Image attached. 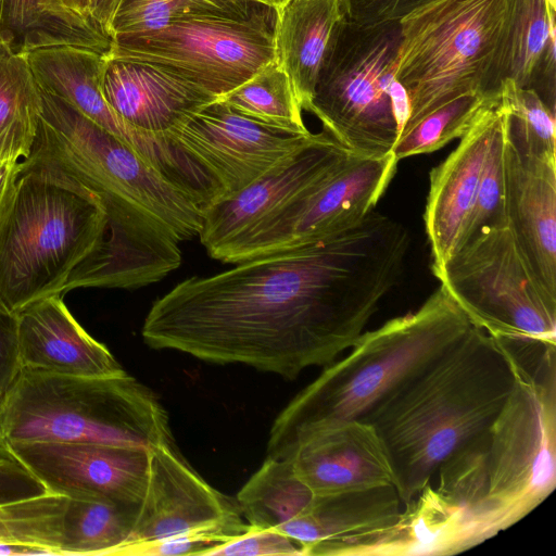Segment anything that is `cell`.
I'll return each instance as SVG.
<instances>
[{
  "label": "cell",
  "mask_w": 556,
  "mask_h": 556,
  "mask_svg": "<svg viewBox=\"0 0 556 556\" xmlns=\"http://www.w3.org/2000/svg\"><path fill=\"white\" fill-rule=\"evenodd\" d=\"M409 244L400 222L371 211L314 242L178 282L152 303L142 339L294 379L354 344L397 285Z\"/></svg>",
  "instance_id": "cell-1"
},
{
  "label": "cell",
  "mask_w": 556,
  "mask_h": 556,
  "mask_svg": "<svg viewBox=\"0 0 556 556\" xmlns=\"http://www.w3.org/2000/svg\"><path fill=\"white\" fill-rule=\"evenodd\" d=\"M40 92L39 128L25 160L78 180L101 198L108 214L102 244L71 275L63 294L160 281L179 267L180 243L199 236L203 210L129 144L64 100Z\"/></svg>",
  "instance_id": "cell-2"
},
{
  "label": "cell",
  "mask_w": 556,
  "mask_h": 556,
  "mask_svg": "<svg viewBox=\"0 0 556 556\" xmlns=\"http://www.w3.org/2000/svg\"><path fill=\"white\" fill-rule=\"evenodd\" d=\"M514 381L507 348L472 325L359 418L384 445L403 506L450 455L488 431Z\"/></svg>",
  "instance_id": "cell-3"
},
{
  "label": "cell",
  "mask_w": 556,
  "mask_h": 556,
  "mask_svg": "<svg viewBox=\"0 0 556 556\" xmlns=\"http://www.w3.org/2000/svg\"><path fill=\"white\" fill-rule=\"evenodd\" d=\"M471 326L440 285L417 311L364 331L345 357L327 365L279 413L269 431L267 456L285 458L293 442L308 430L362 418Z\"/></svg>",
  "instance_id": "cell-4"
},
{
  "label": "cell",
  "mask_w": 556,
  "mask_h": 556,
  "mask_svg": "<svg viewBox=\"0 0 556 556\" xmlns=\"http://www.w3.org/2000/svg\"><path fill=\"white\" fill-rule=\"evenodd\" d=\"M101 198L51 166L23 160L0 218V301L14 314L53 294L102 244Z\"/></svg>",
  "instance_id": "cell-5"
},
{
  "label": "cell",
  "mask_w": 556,
  "mask_h": 556,
  "mask_svg": "<svg viewBox=\"0 0 556 556\" xmlns=\"http://www.w3.org/2000/svg\"><path fill=\"white\" fill-rule=\"evenodd\" d=\"M28 442L147 451L175 444L157 395L126 371L78 377L22 368L0 402V450Z\"/></svg>",
  "instance_id": "cell-6"
},
{
  "label": "cell",
  "mask_w": 556,
  "mask_h": 556,
  "mask_svg": "<svg viewBox=\"0 0 556 556\" xmlns=\"http://www.w3.org/2000/svg\"><path fill=\"white\" fill-rule=\"evenodd\" d=\"M503 344L515 381L488 429L484 541L529 515L556 486V345Z\"/></svg>",
  "instance_id": "cell-7"
},
{
  "label": "cell",
  "mask_w": 556,
  "mask_h": 556,
  "mask_svg": "<svg viewBox=\"0 0 556 556\" xmlns=\"http://www.w3.org/2000/svg\"><path fill=\"white\" fill-rule=\"evenodd\" d=\"M400 24L394 77L409 99L404 127L460 96L501 92L508 0H434Z\"/></svg>",
  "instance_id": "cell-8"
},
{
  "label": "cell",
  "mask_w": 556,
  "mask_h": 556,
  "mask_svg": "<svg viewBox=\"0 0 556 556\" xmlns=\"http://www.w3.org/2000/svg\"><path fill=\"white\" fill-rule=\"evenodd\" d=\"M400 47V21L358 24L346 17L321 65L308 112L357 155L392 153L402 131L390 93Z\"/></svg>",
  "instance_id": "cell-9"
},
{
  "label": "cell",
  "mask_w": 556,
  "mask_h": 556,
  "mask_svg": "<svg viewBox=\"0 0 556 556\" xmlns=\"http://www.w3.org/2000/svg\"><path fill=\"white\" fill-rule=\"evenodd\" d=\"M432 273L492 338L556 345V295L542 286L507 225L481 229Z\"/></svg>",
  "instance_id": "cell-10"
},
{
  "label": "cell",
  "mask_w": 556,
  "mask_h": 556,
  "mask_svg": "<svg viewBox=\"0 0 556 556\" xmlns=\"http://www.w3.org/2000/svg\"><path fill=\"white\" fill-rule=\"evenodd\" d=\"M273 8L245 18H198L113 39L108 56L144 62L220 98L275 61Z\"/></svg>",
  "instance_id": "cell-11"
},
{
  "label": "cell",
  "mask_w": 556,
  "mask_h": 556,
  "mask_svg": "<svg viewBox=\"0 0 556 556\" xmlns=\"http://www.w3.org/2000/svg\"><path fill=\"white\" fill-rule=\"evenodd\" d=\"M399 161L393 153H352L338 168L299 192L216 260L237 264L301 247L361 223L390 185Z\"/></svg>",
  "instance_id": "cell-12"
},
{
  "label": "cell",
  "mask_w": 556,
  "mask_h": 556,
  "mask_svg": "<svg viewBox=\"0 0 556 556\" xmlns=\"http://www.w3.org/2000/svg\"><path fill=\"white\" fill-rule=\"evenodd\" d=\"M249 528L235 498L208 484L176 444L161 445L149 451L146 490L123 548L173 539L194 540L211 548Z\"/></svg>",
  "instance_id": "cell-13"
},
{
  "label": "cell",
  "mask_w": 556,
  "mask_h": 556,
  "mask_svg": "<svg viewBox=\"0 0 556 556\" xmlns=\"http://www.w3.org/2000/svg\"><path fill=\"white\" fill-rule=\"evenodd\" d=\"M312 134L290 135L267 127L217 99L163 136L207 173L222 201L292 154Z\"/></svg>",
  "instance_id": "cell-14"
},
{
  "label": "cell",
  "mask_w": 556,
  "mask_h": 556,
  "mask_svg": "<svg viewBox=\"0 0 556 556\" xmlns=\"http://www.w3.org/2000/svg\"><path fill=\"white\" fill-rule=\"evenodd\" d=\"M26 56L41 90L64 100L129 144L185 192L198 186L199 167L181 149L164 136L132 127L106 102L101 90L105 55L76 46H53Z\"/></svg>",
  "instance_id": "cell-15"
},
{
  "label": "cell",
  "mask_w": 556,
  "mask_h": 556,
  "mask_svg": "<svg viewBox=\"0 0 556 556\" xmlns=\"http://www.w3.org/2000/svg\"><path fill=\"white\" fill-rule=\"evenodd\" d=\"M27 468L48 492L67 497L103 495L139 505L148 480L149 451L92 443H12L0 450Z\"/></svg>",
  "instance_id": "cell-16"
},
{
  "label": "cell",
  "mask_w": 556,
  "mask_h": 556,
  "mask_svg": "<svg viewBox=\"0 0 556 556\" xmlns=\"http://www.w3.org/2000/svg\"><path fill=\"white\" fill-rule=\"evenodd\" d=\"M352 153L325 130L312 134L302 147L243 190L207 207L198 236L201 244L216 260L224 249L325 178Z\"/></svg>",
  "instance_id": "cell-17"
},
{
  "label": "cell",
  "mask_w": 556,
  "mask_h": 556,
  "mask_svg": "<svg viewBox=\"0 0 556 556\" xmlns=\"http://www.w3.org/2000/svg\"><path fill=\"white\" fill-rule=\"evenodd\" d=\"M481 543L475 517L428 483L391 525L320 543L308 556H446Z\"/></svg>",
  "instance_id": "cell-18"
},
{
  "label": "cell",
  "mask_w": 556,
  "mask_h": 556,
  "mask_svg": "<svg viewBox=\"0 0 556 556\" xmlns=\"http://www.w3.org/2000/svg\"><path fill=\"white\" fill-rule=\"evenodd\" d=\"M504 119L500 93L460 138L458 146L430 170L424 222L432 271L441 268L462 243L489 148L503 129Z\"/></svg>",
  "instance_id": "cell-19"
},
{
  "label": "cell",
  "mask_w": 556,
  "mask_h": 556,
  "mask_svg": "<svg viewBox=\"0 0 556 556\" xmlns=\"http://www.w3.org/2000/svg\"><path fill=\"white\" fill-rule=\"evenodd\" d=\"M316 495L393 484L383 443L362 419L330 422L300 435L285 458Z\"/></svg>",
  "instance_id": "cell-20"
},
{
  "label": "cell",
  "mask_w": 556,
  "mask_h": 556,
  "mask_svg": "<svg viewBox=\"0 0 556 556\" xmlns=\"http://www.w3.org/2000/svg\"><path fill=\"white\" fill-rule=\"evenodd\" d=\"M503 187L507 227L542 286L556 295V157L528 154L504 134Z\"/></svg>",
  "instance_id": "cell-21"
},
{
  "label": "cell",
  "mask_w": 556,
  "mask_h": 556,
  "mask_svg": "<svg viewBox=\"0 0 556 556\" xmlns=\"http://www.w3.org/2000/svg\"><path fill=\"white\" fill-rule=\"evenodd\" d=\"M101 90L110 106L132 127L163 136L218 98L154 65L105 58Z\"/></svg>",
  "instance_id": "cell-22"
},
{
  "label": "cell",
  "mask_w": 556,
  "mask_h": 556,
  "mask_svg": "<svg viewBox=\"0 0 556 556\" xmlns=\"http://www.w3.org/2000/svg\"><path fill=\"white\" fill-rule=\"evenodd\" d=\"M62 296L50 295L17 313L22 368L78 377L125 372L110 350L74 318Z\"/></svg>",
  "instance_id": "cell-23"
},
{
  "label": "cell",
  "mask_w": 556,
  "mask_h": 556,
  "mask_svg": "<svg viewBox=\"0 0 556 556\" xmlns=\"http://www.w3.org/2000/svg\"><path fill=\"white\" fill-rule=\"evenodd\" d=\"M275 11V61L309 111L321 65L346 18L343 0H289Z\"/></svg>",
  "instance_id": "cell-24"
},
{
  "label": "cell",
  "mask_w": 556,
  "mask_h": 556,
  "mask_svg": "<svg viewBox=\"0 0 556 556\" xmlns=\"http://www.w3.org/2000/svg\"><path fill=\"white\" fill-rule=\"evenodd\" d=\"M402 502L393 484L314 495L300 517L281 532L295 540L308 556L316 545L378 530L391 525L401 513Z\"/></svg>",
  "instance_id": "cell-25"
},
{
  "label": "cell",
  "mask_w": 556,
  "mask_h": 556,
  "mask_svg": "<svg viewBox=\"0 0 556 556\" xmlns=\"http://www.w3.org/2000/svg\"><path fill=\"white\" fill-rule=\"evenodd\" d=\"M555 0H508L502 83L533 89L555 112Z\"/></svg>",
  "instance_id": "cell-26"
},
{
  "label": "cell",
  "mask_w": 556,
  "mask_h": 556,
  "mask_svg": "<svg viewBox=\"0 0 556 556\" xmlns=\"http://www.w3.org/2000/svg\"><path fill=\"white\" fill-rule=\"evenodd\" d=\"M0 42L12 52L76 46L108 56L113 40L93 20L63 0H0Z\"/></svg>",
  "instance_id": "cell-27"
},
{
  "label": "cell",
  "mask_w": 556,
  "mask_h": 556,
  "mask_svg": "<svg viewBox=\"0 0 556 556\" xmlns=\"http://www.w3.org/2000/svg\"><path fill=\"white\" fill-rule=\"evenodd\" d=\"M41 92L26 55L0 42V161L21 162L34 147Z\"/></svg>",
  "instance_id": "cell-28"
},
{
  "label": "cell",
  "mask_w": 556,
  "mask_h": 556,
  "mask_svg": "<svg viewBox=\"0 0 556 556\" xmlns=\"http://www.w3.org/2000/svg\"><path fill=\"white\" fill-rule=\"evenodd\" d=\"M138 506L103 495L68 497L62 555H117L129 541Z\"/></svg>",
  "instance_id": "cell-29"
},
{
  "label": "cell",
  "mask_w": 556,
  "mask_h": 556,
  "mask_svg": "<svg viewBox=\"0 0 556 556\" xmlns=\"http://www.w3.org/2000/svg\"><path fill=\"white\" fill-rule=\"evenodd\" d=\"M290 459L266 456L238 492L236 501L250 526L281 530L302 515L314 498Z\"/></svg>",
  "instance_id": "cell-30"
},
{
  "label": "cell",
  "mask_w": 556,
  "mask_h": 556,
  "mask_svg": "<svg viewBox=\"0 0 556 556\" xmlns=\"http://www.w3.org/2000/svg\"><path fill=\"white\" fill-rule=\"evenodd\" d=\"M67 500L47 492L0 504V555H62Z\"/></svg>",
  "instance_id": "cell-31"
},
{
  "label": "cell",
  "mask_w": 556,
  "mask_h": 556,
  "mask_svg": "<svg viewBox=\"0 0 556 556\" xmlns=\"http://www.w3.org/2000/svg\"><path fill=\"white\" fill-rule=\"evenodd\" d=\"M263 7L252 0H122L110 36L113 40L194 18H245Z\"/></svg>",
  "instance_id": "cell-32"
},
{
  "label": "cell",
  "mask_w": 556,
  "mask_h": 556,
  "mask_svg": "<svg viewBox=\"0 0 556 556\" xmlns=\"http://www.w3.org/2000/svg\"><path fill=\"white\" fill-rule=\"evenodd\" d=\"M237 113L290 135H308L302 108L285 71L274 61L218 98Z\"/></svg>",
  "instance_id": "cell-33"
},
{
  "label": "cell",
  "mask_w": 556,
  "mask_h": 556,
  "mask_svg": "<svg viewBox=\"0 0 556 556\" xmlns=\"http://www.w3.org/2000/svg\"><path fill=\"white\" fill-rule=\"evenodd\" d=\"M500 93L464 94L425 114L403 128L392 150L394 157L431 153L462 138Z\"/></svg>",
  "instance_id": "cell-34"
},
{
  "label": "cell",
  "mask_w": 556,
  "mask_h": 556,
  "mask_svg": "<svg viewBox=\"0 0 556 556\" xmlns=\"http://www.w3.org/2000/svg\"><path fill=\"white\" fill-rule=\"evenodd\" d=\"M501 103L509 141L528 154L556 157L555 112L533 89L507 78L501 85Z\"/></svg>",
  "instance_id": "cell-35"
},
{
  "label": "cell",
  "mask_w": 556,
  "mask_h": 556,
  "mask_svg": "<svg viewBox=\"0 0 556 556\" xmlns=\"http://www.w3.org/2000/svg\"><path fill=\"white\" fill-rule=\"evenodd\" d=\"M486 448L488 431L459 447L439 466V482L434 486L441 495L475 517L483 542Z\"/></svg>",
  "instance_id": "cell-36"
},
{
  "label": "cell",
  "mask_w": 556,
  "mask_h": 556,
  "mask_svg": "<svg viewBox=\"0 0 556 556\" xmlns=\"http://www.w3.org/2000/svg\"><path fill=\"white\" fill-rule=\"evenodd\" d=\"M503 144L504 127L489 148L476 203L460 245L483 228L507 225L504 210Z\"/></svg>",
  "instance_id": "cell-37"
},
{
  "label": "cell",
  "mask_w": 556,
  "mask_h": 556,
  "mask_svg": "<svg viewBox=\"0 0 556 556\" xmlns=\"http://www.w3.org/2000/svg\"><path fill=\"white\" fill-rule=\"evenodd\" d=\"M207 556H304L303 547L285 533L250 526L249 530L207 549Z\"/></svg>",
  "instance_id": "cell-38"
},
{
  "label": "cell",
  "mask_w": 556,
  "mask_h": 556,
  "mask_svg": "<svg viewBox=\"0 0 556 556\" xmlns=\"http://www.w3.org/2000/svg\"><path fill=\"white\" fill-rule=\"evenodd\" d=\"M434 0H343L346 17L358 24L401 21Z\"/></svg>",
  "instance_id": "cell-39"
},
{
  "label": "cell",
  "mask_w": 556,
  "mask_h": 556,
  "mask_svg": "<svg viewBox=\"0 0 556 556\" xmlns=\"http://www.w3.org/2000/svg\"><path fill=\"white\" fill-rule=\"evenodd\" d=\"M17 328V314L0 301V402L22 369Z\"/></svg>",
  "instance_id": "cell-40"
},
{
  "label": "cell",
  "mask_w": 556,
  "mask_h": 556,
  "mask_svg": "<svg viewBox=\"0 0 556 556\" xmlns=\"http://www.w3.org/2000/svg\"><path fill=\"white\" fill-rule=\"evenodd\" d=\"M45 485L22 464L0 456V504L47 493Z\"/></svg>",
  "instance_id": "cell-41"
},
{
  "label": "cell",
  "mask_w": 556,
  "mask_h": 556,
  "mask_svg": "<svg viewBox=\"0 0 556 556\" xmlns=\"http://www.w3.org/2000/svg\"><path fill=\"white\" fill-rule=\"evenodd\" d=\"M20 172V162L0 161V218L11 199Z\"/></svg>",
  "instance_id": "cell-42"
},
{
  "label": "cell",
  "mask_w": 556,
  "mask_h": 556,
  "mask_svg": "<svg viewBox=\"0 0 556 556\" xmlns=\"http://www.w3.org/2000/svg\"><path fill=\"white\" fill-rule=\"evenodd\" d=\"M121 1L92 0L91 17L108 35H110V26Z\"/></svg>",
  "instance_id": "cell-43"
},
{
  "label": "cell",
  "mask_w": 556,
  "mask_h": 556,
  "mask_svg": "<svg viewBox=\"0 0 556 556\" xmlns=\"http://www.w3.org/2000/svg\"><path fill=\"white\" fill-rule=\"evenodd\" d=\"M63 2L71 8L72 10L76 11L80 15L91 18V3L92 0H63Z\"/></svg>",
  "instance_id": "cell-44"
},
{
  "label": "cell",
  "mask_w": 556,
  "mask_h": 556,
  "mask_svg": "<svg viewBox=\"0 0 556 556\" xmlns=\"http://www.w3.org/2000/svg\"><path fill=\"white\" fill-rule=\"evenodd\" d=\"M252 1H254L258 4H262V5L268 7V8H273L274 10H277L280 7H282L286 2H288L289 0H252Z\"/></svg>",
  "instance_id": "cell-45"
}]
</instances>
